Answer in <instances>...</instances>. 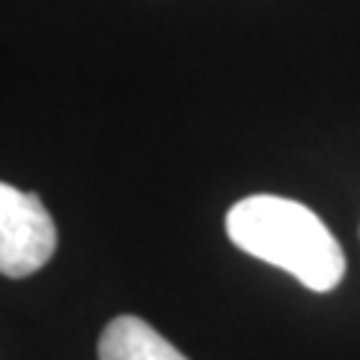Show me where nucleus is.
Segmentation results:
<instances>
[{"instance_id":"f03ea898","label":"nucleus","mask_w":360,"mask_h":360,"mask_svg":"<svg viewBox=\"0 0 360 360\" xmlns=\"http://www.w3.org/2000/svg\"><path fill=\"white\" fill-rule=\"evenodd\" d=\"M58 250V229L39 195L0 180V274L25 279L49 264Z\"/></svg>"},{"instance_id":"7ed1b4c3","label":"nucleus","mask_w":360,"mask_h":360,"mask_svg":"<svg viewBox=\"0 0 360 360\" xmlns=\"http://www.w3.org/2000/svg\"><path fill=\"white\" fill-rule=\"evenodd\" d=\"M99 360H186L139 315H117L99 336Z\"/></svg>"},{"instance_id":"f257e3e1","label":"nucleus","mask_w":360,"mask_h":360,"mask_svg":"<svg viewBox=\"0 0 360 360\" xmlns=\"http://www.w3.org/2000/svg\"><path fill=\"white\" fill-rule=\"evenodd\" d=\"M225 231L246 255L285 270L309 291H333L345 276V252L315 213L291 198L250 195L238 201Z\"/></svg>"}]
</instances>
